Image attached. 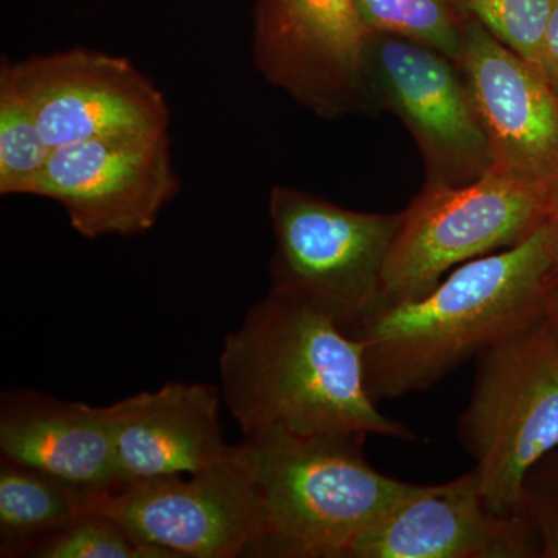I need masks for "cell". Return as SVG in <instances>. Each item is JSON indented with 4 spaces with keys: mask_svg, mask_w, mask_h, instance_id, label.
Returning a JSON list of instances; mask_svg holds the SVG:
<instances>
[{
    "mask_svg": "<svg viewBox=\"0 0 558 558\" xmlns=\"http://www.w3.org/2000/svg\"><path fill=\"white\" fill-rule=\"evenodd\" d=\"M556 296L549 223L515 247L462 264L435 289L381 307L349 336L362 341L376 400L424 391L546 318Z\"/></svg>",
    "mask_w": 558,
    "mask_h": 558,
    "instance_id": "6da1fadb",
    "label": "cell"
},
{
    "mask_svg": "<svg viewBox=\"0 0 558 558\" xmlns=\"http://www.w3.org/2000/svg\"><path fill=\"white\" fill-rule=\"evenodd\" d=\"M220 392L250 436L282 428L303 436H387L416 440L366 388L362 341L325 312L270 289L223 340Z\"/></svg>",
    "mask_w": 558,
    "mask_h": 558,
    "instance_id": "7a4b0ae2",
    "label": "cell"
},
{
    "mask_svg": "<svg viewBox=\"0 0 558 558\" xmlns=\"http://www.w3.org/2000/svg\"><path fill=\"white\" fill-rule=\"evenodd\" d=\"M366 438L303 436L275 427L233 446L269 520L253 557L347 558L363 529L421 490L377 472L363 453Z\"/></svg>",
    "mask_w": 558,
    "mask_h": 558,
    "instance_id": "3957f363",
    "label": "cell"
},
{
    "mask_svg": "<svg viewBox=\"0 0 558 558\" xmlns=\"http://www.w3.org/2000/svg\"><path fill=\"white\" fill-rule=\"evenodd\" d=\"M458 436L488 508L524 512L529 475L558 447V349L546 318L476 359Z\"/></svg>",
    "mask_w": 558,
    "mask_h": 558,
    "instance_id": "277c9868",
    "label": "cell"
},
{
    "mask_svg": "<svg viewBox=\"0 0 558 558\" xmlns=\"http://www.w3.org/2000/svg\"><path fill=\"white\" fill-rule=\"evenodd\" d=\"M550 209L546 194L494 167L468 185L425 182L402 213L379 310L425 295L469 260L515 247L548 222Z\"/></svg>",
    "mask_w": 558,
    "mask_h": 558,
    "instance_id": "5b68a950",
    "label": "cell"
},
{
    "mask_svg": "<svg viewBox=\"0 0 558 558\" xmlns=\"http://www.w3.org/2000/svg\"><path fill=\"white\" fill-rule=\"evenodd\" d=\"M269 211L270 289L325 312L344 332L379 310L402 213L354 211L288 186L271 191Z\"/></svg>",
    "mask_w": 558,
    "mask_h": 558,
    "instance_id": "8992f818",
    "label": "cell"
},
{
    "mask_svg": "<svg viewBox=\"0 0 558 558\" xmlns=\"http://www.w3.org/2000/svg\"><path fill=\"white\" fill-rule=\"evenodd\" d=\"M81 512L119 521L170 558L253 557L269 531L258 487L233 446L229 458L189 480L160 476L83 494Z\"/></svg>",
    "mask_w": 558,
    "mask_h": 558,
    "instance_id": "52a82bcc",
    "label": "cell"
},
{
    "mask_svg": "<svg viewBox=\"0 0 558 558\" xmlns=\"http://www.w3.org/2000/svg\"><path fill=\"white\" fill-rule=\"evenodd\" d=\"M9 86L51 149L112 135L163 134V95L130 61L75 49L2 65Z\"/></svg>",
    "mask_w": 558,
    "mask_h": 558,
    "instance_id": "ba28073f",
    "label": "cell"
},
{
    "mask_svg": "<svg viewBox=\"0 0 558 558\" xmlns=\"http://www.w3.org/2000/svg\"><path fill=\"white\" fill-rule=\"evenodd\" d=\"M371 36L354 0H256V68L326 119L366 109L373 100Z\"/></svg>",
    "mask_w": 558,
    "mask_h": 558,
    "instance_id": "9c48e42d",
    "label": "cell"
},
{
    "mask_svg": "<svg viewBox=\"0 0 558 558\" xmlns=\"http://www.w3.org/2000/svg\"><path fill=\"white\" fill-rule=\"evenodd\" d=\"M371 98L391 110L416 142L427 182L461 186L492 167L483 121L461 70L439 51L373 33Z\"/></svg>",
    "mask_w": 558,
    "mask_h": 558,
    "instance_id": "30bf717a",
    "label": "cell"
},
{
    "mask_svg": "<svg viewBox=\"0 0 558 558\" xmlns=\"http://www.w3.org/2000/svg\"><path fill=\"white\" fill-rule=\"evenodd\" d=\"M179 190L163 132L92 138L53 149L36 196L60 202L73 229L98 240L146 233Z\"/></svg>",
    "mask_w": 558,
    "mask_h": 558,
    "instance_id": "8fae6325",
    "label": "cell"
},
{
    "mask_svg": "<svg viewBox=\"0 0 558 558\" xmlns=\"http://www.w3.org/2000/svg\"><path fill=\"white\" fill-rule=\"evenodd\" d=\"M490 146L492 167L558 199V94L545 73L468 14L458 61Z\"/></svg>",
    "mask_w": 558,
    "mask_h": 558,
    "instance_id": "7c38bea8",
    "label": "cell"
},
{
    "mask_svg": "<svg viewBox=\"0 0 558 558\" xmlns=\"http://www.w3.org/2000/svg\"><path fill=\"white\" fill-rule=\"evenodd\" d=\"M539 539L527 510L498 513L481 494L475 470L422 486L352 542L347 558H531Z\"/></svg>",
    "mask_w": 558,
    "mask_h": 558,
    "instance_id": "4fadbf2b",
    "label": "cell"
},
{
    "mask_svg": "<svg viewBox=\"0 0 558 558\" xmlns=\"http://www.w3.org/2000/svg\"><path fill=\"white\" fill-rule=\"evenodd\" d=\"M222 402L213 385L171 381L105 407L123 484L196 475L229 458Z\"/></svg>",
    "mask_w": 558,
    "mask_h": 558,
    "instance_id": "5bb4252c",
    "label": "cell"
},
{
    "mask_svg": "<svg viewBox=\"0 0 558 558\" xmlns=\"http://www.w3.org/2000/svg\"><path fill=\"white\" fill-rule=\"evenodd\" d=\"M0 451L81 494L123 486L105 407L5 392L0 405Z\"/></svg>",
    "mask_w": 558,
    "mask_h": 558,
    "instance_id": "9a60e30c",
    "label": "cell"
},
{
    "mask_svg": "<svg viewBox=\"0 0 558 558\" xmlns=\"http://www.w3.org/2000/svg\"><path fill=\"white\" fill-rule=\"evenodd\" d=\"M81 497L68 484L2 457L0 556L32 557L46 539L83 513Z\"/></svg>",
    "mask_w": 558,
    "mask_h": 558,
    "instance_id": "2e32d148",
    "label": "cell"
},
{
    "mask_svg": "<svg viewBox=\"0 0 558 558\" xmlns=\"http://www.w3.org/2000/svg\"><path fill=\"white\" fill-rule=\"evenodd\" d=\"M373 33L421 44L457 62L468 14L453 0H354Z\"/></svg>",
    "mask_w": 558,
    "mask_h": 558,
    "instance_id": "e0dca14e",
    "label": "cell"
},
{
    "mask_svg": "<svg viewBox=\"0 0 558 558\" xmlns=\"http://www.w3.org/2000/svg\"><path fill=\"white\" fill-rule=\"evenodd\" d=\"M51 153L31 112L0 84V193L36 196Z\"/></svg>",
    "mask_w": 558,
    "mask_h": 558,
    "instance_id": "ac0fdd59",
    "label": "cell"
},
{
    "mask_svg": "<svg viewBox=\"0 0 558 558\" xmlns=\"http://www.w3.org/2000/svg\"><path fill=\"white\" fill-rule=\"evenodd\" d=\"M510 50L545 73V44L557 0H453ZM546 75V73H545Z\"/></svg>",
    "mask_w": 558,
    "mask_h": 558,
    "instance_id": "d6986e66",
    "label": "cell"
},
{
    "mask_svg": "<svg viewBox=\"0 0 558 558\" xmlns=\"http://www.w3.org/2000/svg\"><path fill=\"white\" fill-rule=\"evenodd\" d=\"M36 558H170L135 538L119 521L83 512L36 548Z\"/></svg>",
    "mask_w": 558,
    "mask_h": 558,
    "instance_id": "ffe728a7",
    "label": "cell"
},
{
    "mask_svg": "<svg viewBox=\"0 0 558 558\" xmlns=\"http://www.w3.org/2000/svg\"><path fill=\"white\" fill-rule=\"evenodd\" d=\"M524 506L537 527L539 557L558 558V488L527 480Z\"/></svg>",
    "mask_w": 558,
    "mask_h": 558,
    "instance_id": "44dd1931",
    "label": "cell"
},
{
    "mask_svg": "<svg viewBox=\"0 0 558 558\" xmlns=\"http://www.w3.org/2000/svg\"><path fill=\"white\" fill-rule=\"evenodd\" d=\"M545 73L558 94V0L550 17L545 44Z\"/></svg>",
    "mask_w": 558,
    "mask_h": 558,
    "instance_id": "7402d4cb",
    "label": "cell"
},
{
    "mask_svg": "<svg viewBox=\"0 0 558 558\" xmlns=\"http://www.w3.org/2000/svg\"><path fill=\"white\" fill-rule=\"evenodd\" d=\"M550 236H553L554 260H556V295H558V201L549 216Z\"/></svg>",
    "mask_w": 558,
    "mask_h": 558,
    "instance_id": "603a6c76",
    "label": "cell"
},
{
    "mask_svg": "<svg viewBox=\"0 0 558 558\" xmlns=\"http://www.w3.org/2000/svg\"><path fill=\"white\" fill-rule=\"evenodd\" d=\"M546 322H548L550 333H553L554 343H556L558 349V295L554 296V301L553 304H550L548 315H546Z\"/></svg>",
    "mask_w": 558,
    "mask_h": 558,
    "instance_id": "cb8c5ba5",
    "label": "cell"
},
{
    "mask_svg": "<svg viewBox=\"0 0 558 558\" xmlns=\"http://www.w3.org/2000/svg\"><path fill=\"white\" fill-rule=\"evenodd\" d=\"M549 484L550 486L558 488V470L553 476H550Z\"/></svg>",
    "mask_w": 558,
    "mask_h": 558,
    "instance_id": "d4e9b609",
    "label": "cell"
}]
</instances>
